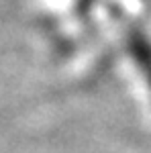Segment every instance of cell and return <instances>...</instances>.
<instances>
[{"label": "cell", "mask_w": 151, "mask_h": 153, "mask_svg": "<svg viewBox=\"0 0 151 153\" xmlns=\"http://www.w3.org/2000/svg\"><path fill=\"white\" fill-rule=\"evenodd\" d=\"M127 47L151 90V39L141 29H133V31H129Z\"/></svg>", "instance_id": "1"}]
</instances>
